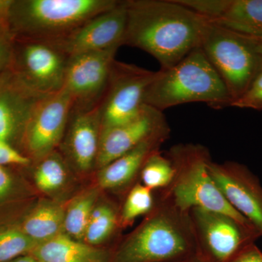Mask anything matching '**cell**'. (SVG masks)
I'll use <instances>...</instances> for the list:
<instances>
[{
    "label": "cell",
    "mask_w": 262,
    "mask_h": 262,
    "mask_svg": "<svg viewBox=\"0 0 262 262\" xmlns=\"http://www.w3.org/2000/svg\"><path fill=\"white\" fill-rule=\"evenodd\" d=\"M39 160L34 171L36 185L45 192H54L64 184L67 170L61 158L55 151Z\"/></svg>",
    "instance_id": "obj_25"
},
{
    "label": "cell",
    "mask_w": 262,
    "mask_h": 262,
    "mask_svg": "<svg viewBox=\"0 0 262 262\" xmlns=\"http://www.w3.org/2000/svg\"><path fill=\"white\" fill-rule=\"evenodd\" d=\"M10 0H0V23L7 22L8 8Z\"/></svg>",
    "instance_id": "obj_33"
},
{
    "label": "cell",
    "mask_w": 262,
    "mask_h": 262,
    "mask_svg": "<svg viewBox=\"0 0 262 262\" xmlns=\"http://www.w3.org/2000/svg\"><path fill=\"white\" fill-rule=\"evenodd\" d=\"M195 255L189 212L158 194L152 211L113 251L110 262H175Z\"/></svg>",
    "instance_id": "obj_2"
},
{
    "label": "cell",
    "mask_w": 262,
    "mask_h": 262,
    "mask_svg": "<svg viewBox=\"0 0 262 262\" xmlns=\"http://www.w3.org/2000/svg\"><path fill=\"white\" fill-rule=\"evenodd\" d=\"M156 72L115 61L107 90L99 106L101 131L121 125L138 115Z\"/></svg>",
    "instance_id": "obj_9"
},
{
    "label": "cell",
    "mask_w": 262,
    "mask_h": 262,
    "mask_svg": "<svg viewBox=\"0 0 262 262\" xmlns=\"http://www.w3.org/2000/svg\"><path fill=\"white\" fill-rule=\"evenodd\" d=\"M155 193L141 183L134 184L127 191L126 198L120 211L122 227H126L138 217L148 215L152 211L156 203Z\"/></svg>",
    "instance_id": "obj_23"
},
{
    "label": "cell",
    "mask_w": 262,
    "mask_h": 262,
    "mask_svg": "<svg viewBox=\"0 0 262 262\" xmlns=\"http://www.w3.org/2000/svg\"><path fill=\"white\" fill-rule=\"evenodd\" d=\"M237 34L253 48V51L262 57V31L252 34Z\"/></svg>",
    "instance_id": "obj_32"
},
{
    "label": "cell",
    "mask_w": 262,
    "mask_h": 262,
    "mask_svg": "<svg viewBox=\"0 0 262 262\" xmlns=\"http://www.w3.org/2000/svg\"><path fill=\"white\" fill-rule=\"evenodd\" d=\"M175 174L173 163L165 153L158 150L150 155L141 169V184L155 192L165 190Z\"/></svg>",
    "instance_id": "obj_22"
},
{
    "label": "cell",
    "mask_w": 262,
    "mask_h": 262,
    "mask_svg": "<svg viewBox=\"0 0 262 262\" xmlns=\"http://www.w3.org/2000/svg\"><path fill=\"white\" fill-rule=\"evenodd\" d=\"M123 46L149 53L167 70L201 47L206 20L177 0H125Z\"/></svg>",
    "instance_id": "obj_1"
},
{
    "label": "cell",
    "mask_w": 262,
    "mask_h": 262,
    "mask_svg": "<svg viewBox=\"0 0 262 262\" xmlns=\"http://www.w3.org/2000/svg\"><path fill=\"white\" fill-rule=\"evenodd\" d=\"M208 170L226 201L262 237V186L258 177L247 166L235 161L211 160Z\"/></svg>",
    "instance_id": "obj_12"
},
{
    "label": "cell",
    "mask_w": 262,
    "mask_h": 262,
    "mask_svg": "<svg viewBox=\"0 0 262 262\" xmlns=\"http://www.w3.org/2000/svg\"><path fill=\"white\" fill-rule=\"evenodd\" d=\"M175 262H200L196 259V257H193L190 258H187V259L180 260V261Z\"/></svg>",
    "instance_id": "obj_35"
},
{
    "label": "cell",
    "mask_w": 262,
    "mask_h": 262,
    "mask_svg": "<svg viewBox=\"0 0 262 262\" xmlns=\"http://www.w3.org/2000/svg\"><path fill=\"white\" fill-rule=\"evenodd\" d=\"M120 225V212L110 204L94 208L84 233V241L90 246L103 244L115 233Z\"/></svg>",
    "instance_id": "obj_21"
},
{
    "label": "cell",
    "mask_w": 262,
    "mask_h": 262,
    "mask_svg": "<svg viewBox=\"0 0 262 262\" xmlns=\"http://www.w3.org/2000/svg\"><path fill=\"white\" fill-rule=\"evenodd\" d=\"M32 160L24 155L9 143L0 139V165L8 166H28Z\"/></svg>",
    "instance_id": "obj_30"
},
{
    "label": "cell",
    "mask_w": 262,
    "mask_h": 262,
    "mask_svg": "<svg viewBox=\"0 0 262 262\" xmlns=\"http://www.w3.org/2000/svg\"><path fill=\"white\" fill-rule=\"evenodd\" d=\"M64 215L59 207L42 205L26 217L20 228L37 244H40L61 234Z\"/></svg>",
    "instance_id": "obj_20"
},
{
    "label": "cell",
    "mask_w": 262,
    "mask_h": 262,
    "mask_svg": "<svg viewBox=\"0 0 262 262\" xmlns=\"http://www.w3.org/2000/svg\"><path fill=\"white\" fill-rule=\"evenodd\" d=\"M37 245L20 227H0V262H9L29 255Z\"/></svg>",
    "instance_id": "obj_24"
},
{
    "label": "cell",
    "mask_w": 262,
    "mask_h": 262,
    "mask_svg": "<svg viewBox=\"0 0 262 262\" xmlns=\"http://www.w3.org/2000/svg\"><path fill=\"white\" fill-rule=\"evenodd\" d=\"M229 262H262V251L256 244H251Z\"/></svg>",
    "instance_id": "obj_31"
},
{
    "label": "cell",
    "mask_w": 262,
    "mask_h": 262,
    "mask_svg": "<svg viewBox=\"0 0 262 262\" xmlns=\"http://www.w3.org/2000/svg\"><path fill=\"white\" fill-rule=\"evenodd\" d=\"M72 108V100L63 89L37 103L20 141L26 156L39 160L55 151L64 135Z\"/></svg>",
    "instance_id": "obj_11"
},
{
    "label": "cell",
    "mask_w": 262,
    "mask_h": 262,
    "mask_svg": "<svg viewBox=\"0 0 262 262\" xmlns=\"http://www.w3.org/2000/svg\"><path fill=\"white\" fill-rule=\"evenodd\" d=\"M201 48L225 83L232 103L262 70V57L237 33L218 24L206 20Z\"/></svg>",
    "instance_id": "obj_6"
},
{
    "label": "cell",
    "mask_w": 262,
    "mask_h": 262,
    "mask_svg": "<svg viewBox=\"0 0 262 262\" xmlns=\"http://www.w3.org/2000/svg\"><path fill=\"white\" fill-rule=\"evenodd\" d=\"M119 48L70 57L63 89L72 100V110L88 111L100 106Z\"/></svg>",
    "instance_id": "obj_10"
},
{
    "label": "cell",
    "mask_w": 262,
    "mask_h": 262,
    "mask_svg": "<svg viewBox=\"0 0 262 262\" xmlns=\"http://www.w3.org/2000/svg\"><path fill=\"white\" fill-rule=\"evenodd\" d=\"M70 57L58 42L15 39L10 72L36 94H56L63 89Z\"/></svg>",
    "instance_id": "obj_8"
},
{
    "label": "cell",
    "mask_w": 262,
    "mask_h": 262,
    "mask_svg": "<svg viewBox=\"0 0 262 262\" xmlns=\"http://www.w3.org/2000/svg\"><path fill=\"white\" fill-rule=\"evenodd\" d=\"M18 186L13 173L0 165V208L16 198Z\"/></svg>",
    "instance_id": "obj_29"
},
{
    "label": "cell",
    "mask_w": 262,
    "mask_h": 262,
    "mask_svg": "<svg viewBox=\"0 0 262 262\" xmlns=\"http://www.w3.org/2000/svg\"><path fill=\"white\" fill-rule=\"evenodd\" d=\"M170 129L162 131L143 141L128 152L100 168L98 181L103 189L120 190L130 186L140 176L150 155L160 150L170 138Z\"/></svg>",
    "instance_id": "obj_18"
},
{
    "label": "cell",
    "mask_w": 262,
    "mask_h": 262,
    "mask_svg": "<svg viewBox=\"0 0 262 262\" xmlns=\"http://www.w3.org/2000/svg\"><path fill=\"white\" fill-rule=\"evenodd\" d=\"M113 253L61 234L38 244L29 255L39 262H110Z\"/></svg>",
    "instance_id": "obj_19"
},
{
    "label": "cell",
    "mask_w": 262,
    "mask_h": 262,
    "mask_svg": "<svg viewBox=\"0 0 262 262\" xmlns=\"http://www.w3.org/2000/svg\"><path fill=\"white\" fill-rule=\"evenodd\" d=\"M127 25L125 1L96 15L59 42L70 56L123 46Z\"/></svg>",
    "instance_id": "obj_14"
},
{
    "label": "cell",
    "mask_w": 262,
    "mask_h": 262,
    "mask_svg": "<svg viewBox=\"0 0 262 262\" xmlns=\"http://www.w3.org/2000/svg\"><path fill=\"white\" fill-rule=\"evenodd\" d=\"M211 23L239 34L262 31V0H177Z\"/></svg>",
    "instance_id": "obj_15"
},
{
    "label": "cell",
    "mask_w": 262,
    "mask_h": 262,
    "mask_svg": "<svg viewBox=\"0 0 262 262\" xmlns=\"http://www.w3.org/2000/svg\"><path fill=\"white\" fill-rule=\"evenodd\" d=\"M9 262H39L37 261L31 255H26V256H20L13 260V261Z\"/></svg>",
    "instance_id": "obj_34"
},
{
    "label": "cell",
    "mask_w": 262,
    "mask_h": 262,
    "mask_svg": "<svg viewBox=\"0 0 262 262\" xmlns=\"http://www.w3.org/2000/svg\"><path fill=\"white\" fill-rule=\"evenodd\" d=\"M64 151L75 166L86 171L96 164L101 134L99 106L72 110L65 133Z\"/></svg>",
    "instance_id": "obj_17"
},
{
    "label": "cell",
    "mask_w": 262,
    "mask_h": 262,
    "mask_svg": "<svg viewBox=\"0 0 262 262\" xmlns=\"http://www.w3.org/2000/svg\"><path fill=\"white\" fill-rule=\"evenodd\" d=\"M95 199L94 193L86 194L76 200L67 210L64 215L63 229L69 237L78 241L84 238L91 213L94 209Z\"/></svg>",
    "instance_id": "obj_26"
},
{
    "label": "cell",
    "mask_w": 262,
    "mask_h": 262,
    "mask_svg": "<svg viewBox=\"0 0 262 262\" xmlns=\"http://www.w3.org/2000/svg\"><path fill=\"white\" fill-rule=\"evenodd\" d=\"M45 96L27 89L11 72L0 78V139L16 148L33 110Z\"/></svg>",
    "instance_id": "obj_16"
},
{
    "label": "cell",
    "mask_w": 262,
    "mask_h": 262,
    "mask_svg": "<svg viewBox=\"0 0 262 262\" xmlns=\"http://www.w3.org/2000/svg\"><path fill=\"white\" fill-rule=\"evenodd\" d=\"M165 154L173 163L175 174L170 185L158 194L183 211L189 213L193 208H203L222 212L251 225L226 201L212 178L208 170L211 156L206 146L180 143Z\"/></svg>",
    "instance_id": "obj_5"
},
{
    "label": "cell",
    "mask_w": 262,
    "mask_h": 262,
    "mask_svg": "<svg viewBox=\"0 0 262 262\" xmlns=\"http://www.w3.org/2000/svg\"><path fill=\"white\" fill-rule=\"evenodd\" d=\"M231 106L241 108L262 110V70L256 76L247 91L234 101Z\"/></svg>",
    "instance_id": "obj_28"
},
{
    "label": "cell",
    "mask_w": 262,
    "mask_h": 262,
    "mask_svg": "<svg viewBox=\"0 0 262 262\" xmlns=\"http://www.w3.org/2000/svg\"><path fill=\"white\" fill-rule=\"evenodd\" d=\"M195 102L213 108L232 104L225 83L201 47L173 67L156 72L144 96V104L161 112Z\"/></svg>",
    "instance_id": "obj_3"
},
{
    "label": "cell",
    "mask_w": 262,
    "mask_h": 262,
    "mask_svg": "<svg viewBox=\"0 0 262 262\" xmlns=\"http://www.w3.org/2000/svg\"><path fill=\"white\" fill-rule=\"evenodd\" d=\"M119 0H10L7 23L15 39L61 42Z\"/></svg>",
    "instance_id": "obj_4"
},
{
    "label": "cell",
    "mask_w": 262,
    "mask_h": 262,
    "mask_svg": "<svg viewBox=\"0 0 262 262\" xmlns=\"http://www.w3.org/2000/svg\"><path fill=\"white\" fill-rule=\"evenodd\" d=\"M200 262H229L261 235L232 215L203 208L189 211Z\"/></svg>",
    "instance_id": "obj_7"
},
{
    "label": "cell",
    "mask_w": 262,
    "mask_h": 262,
    "mask_svg": "<svg viewBox=\"0 0 262 262\" xmlns=\"http://www.w3.org/2000/svg\"><path fill=\"white\" fill-rule=\"evenodd\" d=\"M15 38L8 23H0V78L11 72L14 51Z\"/></svg>",
    "instance_id": "obj_27"
},
{
    "label": "cell",
    "mask_w": 262,
    "mask_h": 262,
    "mask_svg": "<svg viewBox=\"0 0 262 262\" xmlns=\"http://www.w3.org/2000/svg\"><path fill=\"white\" fill-rule=\"evenodd\" d=\"M168 129L170 126L163 112L144 104L134 118L101 131L96 165L103 168L151 136Z\"/></svg>",
    "instance_id": "obj_13"
}]
</instances>
